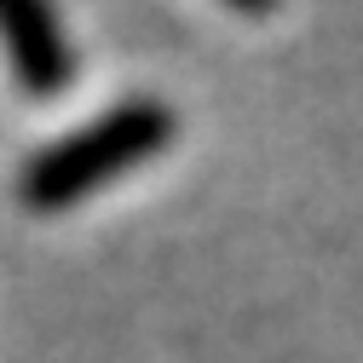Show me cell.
<instances>
[{"label":"cell","mask_w":363,"mask_h":363,"mask_svg":"<svg viewBox=\"0 0 363 363\" xmlns=\"http://www.w3.org/2000/svg\"><path fill=\"white\" fill-rule=\"evenodd\" d=\"M167 145H173V110H162L156 99H133L121 110H104L99 121H86L69 139L47 145L18 173V196L35 213L75 208L81 196L104 191L116 173L145 167L150 156H162Z\"/></svg>","instance_id":"1"},{"label":"cell","mask_w":363,"mask_h":363,"mask_svg":"<svg viewBox=\"0 0 363 363\" xmlns=\"http://www.w3.org/2000/svg\"><path fill=\"white\" fill-rule=\"evenodd\" d=\"M0 40H6V58L23 75V86H35V93L64 86L69 47H64V29L47 0H0Z\"/></svg>","instance_id":"2"},{"label":"cell","mask_w":363,"mask_h":363,"mask_svg":"<svg viewBox=\"0 0 363 363\" xmlns=\"http://www.w3.org/2000/svg\"><path fill=\"white\" fill-rule=\"evenodd\" d=\"M225 6H237V12H254V18H265L277 0H225Z\"/></svg>","instance_id":"3"}]
</instances>
